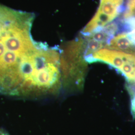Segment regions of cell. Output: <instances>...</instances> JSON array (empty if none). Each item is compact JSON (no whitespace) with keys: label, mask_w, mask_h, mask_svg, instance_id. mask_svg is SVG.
<instances>
[{"label":"cell","mask_w":135,"mask_h":135,"mask_svg":"<svg viewBox=\"0 0 135 135\" xmlns=\"http://www.w3.org/2000/svg\"><path fill=\"white\" fill-rule=\"evenodd\" d=\"M104 48L135 54V48L128 38L127 33H121L114 36Z\"/></svg>","instance_id":"3"},{"label":"cell","mask_w":135,"mask_h":135,"mask_svg":"<svg viewBox=\"0 0 135 135\" xmlns=\"http://www.w3.org/2000/svg\"><path fill=\"white\" fill-rule=\"evenodd\" d=\"M0 135H8L4 131L0 129Z\"/></svg>","instance_id":"6"},{"label":"cell","mask_w":135,"mask_h":135,"mask_svg":"<svg viewBox=\"0 0 135 135\" xmlns=\"http://www.w3.org/2000/svg\"><path fill=\"white\" fill-rule=\"evenodd\" d=\"M132 101H131V109L133 116L135 117V92H132Z\"/></svg>","instance_id":"5"},{"label":"cell","mask_w":135,"mask_h":135,"mask_svg":"<svg viewBox=\"0 0 135 135\" xmlns=\"http://www.w3.org/2000/svg\"><path fill=\"white\" fill-rule=\"evenodd\" d=\"M123 2L124 0H100L97 11L108 16L114 20L125 9L126 10Z\"/></svg>","instance_id":"2"},{"label":"cell","mask_w":135,"mask_h":135,"mask_svg":"<svg viewBox=\"0 0 135 135\" xmlns=\"http://www.w3.org/2000/svg\"><path fill=\"white\" fill-rule=\"evenodd\" d=\"M127 35L131 43L135 48V29L127 33Z\"/></svg>","instance_id":"4"},{"label":"cell","mask_w":135,"mask_h":135,"mask_svg":"<svg viewBox=\"0 0 135 135\" xmlns=\"http://www.w3.org/2000/svg\"><path fill=\"white\" fill-rule=\"evenodd\" d=\"M134 54L129 53L107 48H103L89 57L85 59L87 63L98 61L106 63L119 70L124 64L130 59Z\"/></svg>","instance_id":"1"}]
</instances>
